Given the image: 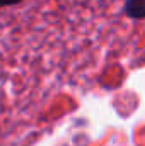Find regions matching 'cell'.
<instances>
[{"instance_id": "cell-1", "label": "cell", "mask_w": 145, "mask_h": 146, "mask_svg": "<svg viewBox=\"0 0 145 146\" xmlns=\"http://www.w3.org/2000/svg\"><path fill=\"white\" fill-rule=\"evenodd\" d=\"M126 14L130 19H145V0H128Z\"/></svg>"}, {"instance_id": "cell-2", "label": "cell", "mask_w": 145, "mask_h": 146, "mask_svg": "<svg viewBox=\"0 0 145 146\" xmlns=\"http://www.w3.org/2000/svg\"><path fill=\"white\" fill-rule=\"evenodd\" d=\"M21 0H0V9L2 7H7V5H17Z\"/></svg>"}]
</instances>
